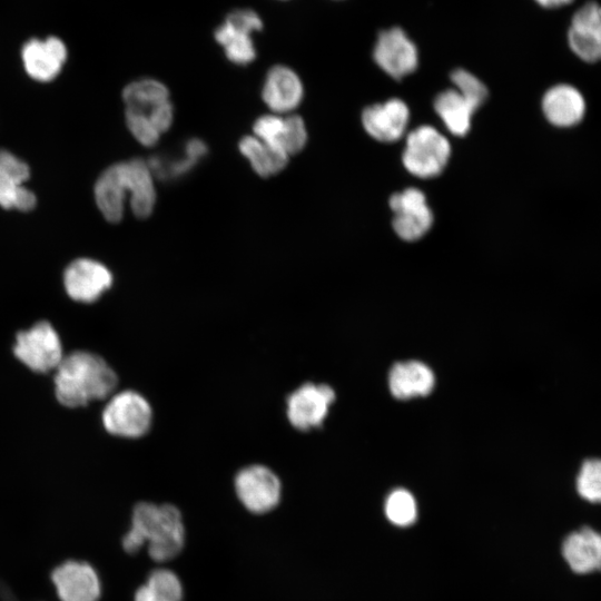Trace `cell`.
Returning a JSON list of instances; mask_svg holds the SVG:
<instances>
[{
    "label": "cell",
    "mask_w": 601,
    "mask_h": 601,
    "mask_svg": "<svg viewBox=\"0 0 601 601\" xmlns=\"http://www.w3.org/2000/svg\"><path fill=\"white\" fill-rule=\"evenodd\" d=\"M147 545L149 556L156 562L176 558L185 545V526L178 508L173 504L139 502L135 505L131 526L122 539L128 553Z\"/></svg>",
    "instance_id": "1"
},
{
    "label": "cell",
    "mask_w": 601,
    "mask_h": 601,
    "mask_svg": "<svg viewBox=\"0 0 601 601\" xmlns=\"http://www.w3.org/2000/svg\"><path fill=\"white\" fill-rule=\"evenodd\" d=\"M118 383L112 367L99 355L76 351L56 368L55 393L60 404L79 407L109 396Z\"/></svg>",
    "instance_id": "2"
},
{
    "label": "cell",
    "mask_w": 601,
    "mask_h": 601,
    "mask_svg": "<svg viewBox=\"0 0 601 601\" xmlns=\"http://www.w3.org/2000/svg\"><path fill=\"white\" fill-rule=\"evenodd\" d=\"M450 155L449 140L434 127L424 125L407 135L402 161L410 174L432 178L443 171Z\"/></svg>",
    "instance_id": "3"
},
{
    "label": "cell",
    "mask_w": 601,
    "mask_h": 601,
    "mask_svg": "<svg viewBox=\"0 0 601 601\" xmlns=\"http://www.w3.org/2000/svg\"><path fill=\"white\" fill-rule=\"evenodd\" d=\"M13 354L36 373L56 371L65 356L57 331L46 321L38 322L16 335Z\"/></svg>",
    "instance_id": "4"
},
{
    "label": "cell",
    "mask_w": 601,
    "mask_h": 601,
    "mask_svg": "<svg viewBox=\"0 0 601 601\" xmlns=\"http://www.w3.org/2000/svg\"><path fill=\"white\" fill-rule=\"evenodd\" d=\"M106 431L115 436L135 439L145 435L152 421L149 402L135 391L115 394L101 415Z\"/></svg>",
    "instance_id": "5"
},
{
    "label": "cell",
    "mask_w": 601,
    "mask_h": 601,
    "mask_svg": "<svg viewBox=\"0 0 601 601\" xmlns=\"http://www.w3.org/2000/svg\"><path fill=\"white\" fill-rule=\"evenodd\" d=\"M107 171L122 197L129 198L135 216L149 217L156 204V188L148 161L132 158L109 166Z\"/></svg>",
    "instance_id": "6"
},
{
    "label": "cell",
    "mask_w": 601,
    "mask_h": 601,
    "mask_svg": "<svg viewBox=\"0 0 601 601\" xmlns=\"http://www.w3.org/2000/svg\"><path fill=\"white\" fill-rule=\"evenodd\" d=\"M235 491L240 503L256 514L272 511L279 503L282 484L278 476L264 465H249L235 477Z\"/></svg>",
    "instance_id": "7"
},
{
    "label": "cell",
    "mask_w": 601,
    "mask_h": 601,
    "mask_svg": "<svg viewBox=\"0 0 601 601\" xmlns=\"http://www.w3.org/2000/svg\"><path fill=\"white\" fill-rule=\"evenodd\" d=\"M394 211L393 228L404 240L413 242L423 237L433 224V213L423 191L407 188L390 198Z\"/></svg>",
    "instance_id": "8"
},
{
    "label": "cell",
    "mask_w": 601,
    "mask_h": 601,
    "mask_svg": "<svg viewBox=\"0 0 601 601\" xmlns=\"http://www.w3.org/2000/svg\"><path fill=\"white\" fill-rule=\"evenodd\" d=\"M335 393L328 385L306 383L287 397V418L302 431L319 426L326 417Z\"/></svg>",
    "instance_id": "9"
},
{
    "label": "cell",
    "mask_w": 601,
    "mask_h": 601,
    "mask_svg": "<svg viewBox=\"0 0 601 601\" xmlns=\"http://www.w3.org/2000/svg\"><path fill=\"white\" fill-rule=\"evenodd\" d=\"M373 57L376 65L395 79L410 75L418 65L416 46L401 28L396 27L378 35Z\"/></svg>",
    "instance_id": "10"
},
{
    "label": "cell",
    "mask_w": 601,
    "mask_h": 601,
    "mask_svg": "<svg viewBox=\"0 0 601 601\" xmlns=\"http://www.w3.org/2000/svg\"><path fill=\"white\" fill-rule=\"evenodd\" d=\"M112 274L102 263L91 258L71 262L63 273L68 296L80 303L97 300L112 284Z\"/></svg>",
    "instance_id": "11"
},
{
    "label": "cell",
    "mask_w": 601,
    "mask_h": 601,
    "mask_svg": "<svg viewBox=\"0 0 601 601\" xmlns=\"http://www.w3.org/2000/svg\"><path fill=\"white\" fill-rule=\"evenodd\" d=\"M572 52L587 63L601 60V6L587 2L572 17L568 31Z\"/></svg>",
    "instance_id": "12"
},
{
    "label": "cell",
    "mask_w": 601,
    "mask_h": 601,
    "mask_svg": "<svg viewBox=\"0 0 601 601\" xmlns=\"http://www.w3.org/2000/svg\"><path fill=\"white\" fill-rule=\"evenodd\" d=\"M541 108L550 125L569 129L584 120L588 105L585 97L577 87L558 83L544 92Z\"/></svg>",
    "instance_id": "13"
},
{
    "label": "cell",
    "mask_w": 601,
    "mask_h": 601,
    "mask_svg": "<svg viewBox=\"0 0 601 601\" xmlns=\"http://www.w3.org/2000/svg\"><path fill=\"white\" fill-rule=\"evenodd\" d=\"M26 72L35 80L47 82L61 71L67 59V48L57 37L30 39L21 50Z\"/></svg>",
    "instance_id": "14"
},
{
    "label": "cell",
    "mask_w": 601,
    "mask_h": 601,
    "mask_svg": "<svg viewBox=\"0 0 601 601\" xmlns=\"http://www.w3.org/2000/svg\"><path fill=\"white\" fill-rule=\"evenodd\" d=\"M408 120L410 109L403 100L397 98L368 106L362 112L365 131L372 138L383 142L398 140L404 135Z\"/></svg>",
    "instance_id": "15"
},
{
    "label": "cell",
    "mask_w": 601,
    "mask_h": 601,
    "mask_svg": "<svg viewBox=\"0 0 601 601\" xmlns=\"http://www.w3.org/2000/svg\"><path fill=\"white\" fill-rule=\"evenodd\" d=\"M30 170L28 165L11 152L0 149V206L6 209L31 210L36 196L23 186Z\"/></svg>",
    "instance_id": "16"
},
{
    "label": "cell",
    "mask_w": 601,
    "mask_h": 601,
    "mask_svg": "<svg viewBox=\"0 0 601 601\" xmlns=\"http://www.w3.org/2000/svg\"><path fill=\"white\" fill-rule=\"evenodd\" d=\"M304 87L299 76L289 67L277 65L266 73L262 98L274 114H288L302 102Z\"/></svg>",
    "instance_id": "17"
},
{
    "label": "cell",
    "mask_w": 601,
    "mask_h": 601,
    "mask_svg": "<svg viewBox=\"0 0 601 601\" xmlns=\"http://www.w3.org/2000/svg\"><path fill=\"white\" fill-rule=\"evenodd\" d=\"M61 601H98L100 582L91 565L69 561L58 566L52 574Z\"/></svg>",
    "instance_id": "18"
},
{
    "label": "cell",
    "mask_w": 601,
    "mask_h": 601,
    "mask_svg": "<svg viewBox=\"0 0 601 601\" xmlns=\"http://www.w3.org/2000/svg\"><path fill=\"white\" fill-rule=\"evenodd\" d=\"M562 554L575 573L601 571V533L589 526L570 533L562 543Z\"/></svg>",
    "instance_id": "19"
},
{
    "label": "cell",
    "mask_w": 601,
    "mask_h": 601,
    "mask_svg": "<svg viewBox=\"0 0 601 601\" xmlns=\"http://www.w3.org/2000/svg\"><path fill=\"white\" fill-rule=\"evenodd\" d=\"M434 383L435 377L431 368L418 361L396 363L388 375L390 390L401 400L427 395L433 390Z\"/></svg>",
    "instance_id": "20"
},
{
    "label": "cell",
    "mask_w": 601,
    "mask_h": 601,
    "mask_svg": "<svg viewBox=\"0 0 601 601\" xmlns=\"http://www.w3.org/2000/svg\"><path fill=\"white\" fill-rule=\"evenodd\" d=\"M238 148L254 171L262 177H269L282 171L289 158L283 148L267 145L255 136L243 137Z\"/></svg>",
    "instance_id": "21"
},
{
    "label": "cell",
    "mask_w": 601,
    "mask_h": 601,
    "mask_svg": "<svg viewBox=\"0 0 601 601\" xmlns=\"http://www.w3.org/2000/svg\"><path fill=\"white\" fill-rule=\"evenodd\" d=\"M252 35L227 20L214 30V38L223 48L226 58L237 66L249 65L257 56Z\"/></svg>",
    "instance_id": "22"
},
{
    "label": "cell",
    "mask_w": 601,
    "mask_h": 601,
    "mask_svg": "<svg viewBox=\"0 0 601 601\" xmlns=\"http://www.w3.org/2000/svg\"><path fill=\"white\" fill-rule=\"evenodd\" d=\"M434 109L452 135L463 137L469 132L474 110L459 91L447 89L439 93Z\"/></svg>",
    "instance_id": "23"
},
{
    "label": "cell",
    "mask_w": 601,
    "mask_h": 601,
    "mask_svg": "<svg viewBox=\"0 0 601 601\" xmlns=\"http://www.w3.org/2000/svg\"><path fill=\"white\" fill-rule=\"evenodd\" d=\"M183 594L181 582L175 572L168 569H156L137 589L135 601H181Z\"/></svg>",
    "instance_id": "24"
},
{
    "label": "cell",
    "mask_w": 601,
    "mask_h": 601,
    "mask_svg": "<svg viewBox=\"0 0 601 601\" xmlns=\"http://www.w3.org/2000/svg\"><path fill=\"white\" fill-rule=\"evenodd\" d=\"M122 99L127 109L146 111L169 100V90L159 80L144 78L128 83L124 88Z\"/></svg>",
    "instance_id": "25"
},
{
    "label": "cell",
    "mask_w": 601,
    "mask_h": 601,
    "mask_svg": "<svg viewBox=\"0 0 601 601\" xmlns=\"http://www.w3.org/2000/svg\"><path fill=\"white\" fill-rule=\"evenodd\" d=\"M207 147L200 139H190L181 157L171 161H161L159 158L150 159L148 165L154 175L174 178L187 174L206 155Z\"/></svg>",
    "instance_id": "26"
},
{
    "label": "cell",
    "mask_w": 601,
    "mask_h": 601,
    "mask_svg": "<svg viewBox=\"0 0 601 601\" xmlns=\"http://www.w3.org/2000/svg\"><path fill=\"white\" fill-rule=\"evenodd\" d=\"M385 513L392 523L398 526H407L416 519L415 500L410 492L401 489L395 490L386 500Z\"/></svg>",
    "instance_id": "27"
},
{
    "label": "cell",
    "mask_w": 601,
    "mask_h": 601,
    "mask_svg": "<svg viewBox=\"0 0 601 601\" xmlns=\"http://www.w3.org/2000/svg\"><path fill=\"white\" fill-rule=\"evenodd\" d=\"M577 491L592 503H601V459L585 460L577 476Z\"/></svg>",
    "instance_id": "28"
},
{
    "label": "cell",
    "mask_w": 601,
    "mask_h": 601,
    "mask_svg": "<svg viewBox=\"0 0 601 601\" xmlns=\"http://www.w3.org/2000/svg\"><path fill=\"white\" fill-rule=\"evenodd\" d=\"M451 80L455 90L476 111L487 98V89L484 83L471 72L464 69H455L451 73Z\"/></svg>",
    "instance_id": "29"
},
{
    "label": "cell",
    "mask_w": 601,
    "mask_h": 601,
    "mask_svg": "<svg viewBox=\"0 0 601 601\" xmlns=\"http://www.w3.org/2000/svg\"><path fill=\"white\" fill-rule=\"evenodd\" d=\"M125 117L129 131L139 144L146 147H152L158 142L161 135L146 114L125 109Z\"/></svg>",
    "instance_id": "30"
},
{
    "label": "cell",
    "mask_w": 601,
    "mask_h": 601,
    "mask_svg": "<svg viewBox=\"0 0 601 601\" xmlns=\"http://www.w3.org/2000/svg\"><path fill=\"white\" fill-rule=\"evenodd\" d=\"M284 130L285 117H282L278 114L260 116L253 126L254 136L256 138L267 145L280 148H283Z\"/></svg>",
    "instance_id": "31"
},
{
    "label": "cell",
    "mask_w": 601,
    "mask_h": 601,
    "mask_svg": "<svg viewBox=\"0 0 601 601\" xmlns=\"http://www.w3.org/2000/svg\"><path fill=\"white\" fill-rule=\"evenodd\" d=\"M307 130L302 117L289 115L285 117L283 148L290 156L299 152L306 145Z\"/></svg>",
    "instance_id": "32"
},
{
    "label": "cell",
    "mask_w": 601,
    "mask_h": 601,
    "mask_svg": "<svg viewBox=\"0 0 601 601\" xmlns=\"http://www.w3.org/2000/svg\"><path fill=\"white\" fill-rule=\"evenodd\" d=\"M141 112L148 116V118L160 135L166 132L171 127V124L174 121V107L170 100L160 102L151 109Z\"/></svg>",
    "instance_id": "33"
},
{
    "label": "cell",
    "mask_w": 601,
    "mask_h": 601,
    "mask_svg": "<svg viewBox=\"0 0 601 601\" xmlns=\"http://www.w3.org/2000/svg\"><path fill=\"white\" fill-rule=\"evenodd\" d=\"M544 8H558L571 3L573 0H535Z\"/></svg>",
    "instance_id": "34"
}]
</instances>
